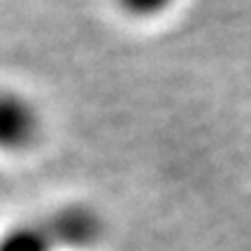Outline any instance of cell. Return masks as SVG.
<instances>
[{"mask_svg": "<svg viewBox=\"0 0 251 251\" xmlns=\"http://www.w3.org/2000/svg\"><path fill=\"white\" fill-rule=\"evenodd\" d=\"M175 0H117L119 9L137 19H151L163 14Z\"/></svg>", "mask_w": 251, "mask_h": 251, "instance_id": "cell-4", "label": "cell"}, {"mask_svg": "<svg viewBox=\"0 0 251 251\" xmlns=\"http://www.w3.org/2000/svg\"><path fill=\"white\" fill-rule=\"evenodd\" d=\"M42 135V114L33 100L12 89H0V151L24 153Z\"/></svg>", "mask_w": 251, "mask_h": 251, "instance_id": "cell-2", "label": "cell"}, {"mask_svg": "<svg viewBox=\"0 0 251 251\" xmlns=\"http://www.w3.org/2000/svg\"><path fill=\"white\" fill-rule=\"evenodd\" d=\"M40 221L56 251H91L105 237V219L89 205H63Z\"/></svg>", "mask_w": 251, "mask_h": 251, "instance_id": "cell-1", "label": "cell"}, {"mask_svg": "<svg viewBox=\"0 0 251 251\" xmlns=\"http://www.w3.org/2000/svg\"><path fill=\"white\" fill-rule=\"evenodd\" d=\"M0 251H56L42 221H24L0 235Z\"/></svg>", "mask_w": 251, "mask_h": 251, "instance_id": "cell-3", "label": "cell"}]
</instances>
